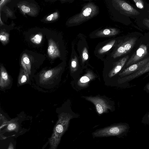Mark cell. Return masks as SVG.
Instances as JSON below:
<instances>
[{
    "label": "cell",
    "instance_id": "25",
    "mask_svg": "<svg viewBox=\"0 0 149 149\" xmlns=\"http://www.w3.org/2000/svg\"><path fill=\"white\" fill-rule=\"evenodd\" d=\"M20 8L22 11L25 13H30L31 11V9L30 7L24 5H22Z\"/></svg>",
    "mask_w": 149,
    "mask_h": 149
},
{
    "label": "cell",
    "instance_id": "27",
    "mask_svg": "<svg viewBox=\"0 0 149 149\" xmlns=\"http://www.w3.org/2000/svg\"><path fill=\"white\" fill-rule=\"evenodd\" d=\"M7 149H14L13 144L12 142L9 143Z\"/></svg>",
    "mask_w": 149,
    "mask_h": 149
},
{
    "label": "cell",
    "instance_id": "9",
    "mask_svg": "<svg viewBox=\"0 0 149 149\" xmlns=\"http://www.w3.org/2000/svg\"><path fill=\"white\" fill-rule=\"evenodd\" d=\"M147 54V47L144 44H141L135 53L128 59L126 66H129L141 61Z\"/></svg>",
    "mask_w": 149,
    "mask_h": 149
},
{
    "label": "cell",
    "instance_id": "21",
    "mask_svg": "<svg viewBox=\"0 0 149 149\" xmlns=\"http://www.w3.org/2000/svg\"><path fill=\"white\" fill-rule=\"evenodd\" d=\"M78 65V60L76 56H75L72 59L71 62V69L72 71H75L77 70Z\"/></svg>",
    "mask_w": 149,
    "mask_h": 149
},
{
    "label": "cell",
    "instance_id": "19",
    "mask_svg": "<svg viewBox=\"0 0 149 149\" xmlns=\"http://www.w3.org/2000/svg\"><path fill=\"white\" fill-rule=\"evenodd\" d=\"M9 35L7 33L2 31L0 34V40L3 44H6L9 40Z\"/></svg>",
    "mask_w": 149,
    "mask_h": 149
},
{
    "label": "cell",
    "instance_id": "10",
    "mask_svg": "<svg viewBox=\"0 0 149 149\" xmlns=\"http://www.w3.org/2000/svg\"><path fill=\"white\" fill-rule=\"evenodd\" d=\"M149 61V57L128 67L120 72L119 75L121 77H123L132 74L139 70Z\"/></svg>",
    "mask_w": 149,
    "mask_h": 149
},
{
    "label": "cell",
    "instance_id": "3",
    "mask_svg": "<svg viewBox=\"0 0 149 149\" xmlns=\"http://www.w3.org/2000/svg\"><path fill=\"white\" fill-rule=\"evenodd\" d=\"M129 128V125L127 124L116 123L97 129L93 132L91 134L93 138L110 137L120 138L126 135Z\"/></svg>",
    "mask_w": 149,
    "mask_h": 149
},
{
    "label": "cell",
    "instance_id": "29",
    "mask_svg": "<svg viewBox=\"0 0 149 149\" xmlns=\"http://www.w3.org/2000/svg\"><path fill=\"white\" fill-rule=\"evenodd\" d=\"M147 88L149 90V85H148L147 86Z\"/></svg>",
    "mask_w": 149,
    "mask_h": 149
},
{
    "label": "cell",
    "instance_id": "4",
    "mask_svg": "<svg viewBox=\"0 0 149 149\" xmlns=\"http://www.w3.org/2000/svg\"><path fill=\"white\" fill-rule=\"evenodd\" d=\"M98 13L97 7L92 3H89L82 8L81 12L72 17L68 22L69 24H78L94 17Z\"/></svg>",
    "mask_w": 149,
    "mask_h": 149
},
{
    "label": "cell",
    "instance_id": "26",
    "mask_svg": "<svg viewBox=\"0 0 149 149\" xmlns=\"http://www.w3.org/2000/svg\"><path fill=\"white\" fill-rule=\"evenodd\" d=\"M143 24L149 29V16L148 18H144L143 21Z\"/></svg>",
    "mask_w": 149,
    "mask_h": 149
},
{
    "label": "cell",
    "instance_id": "6",
    "mask_svg": "<svg viewBox=\"0 0 149 149\" xmlns=\"http://www.w3.org/2000/svg\"><path fill=\"white\" fill-rule=\"evenodd\" d=\"M113 1L117 8L123 13L125 15L128 16L137 15L140 14L138 10L123 0H114Z\"/></svg>",
    "mask_w": 149,
    "mask_h": 149
},
{
    "label": "cell",
    "instance_id": "23",
    "mask_svg": "<svg viewBox=\"0 0 149 149\" xmlns=\"http://www.w3.org/2000/svg\"><path fill=\"white\" fill-rule=\"evenodd\" d=\"M58 17V14L57 12H55L48 16L46 19L47 21H52L56 19Z\"/></svg>",
    "mask_w": 149,
    "mask_h": 149
},
{
    "label": "cell",
    "instance_id": "22",
    "mask_svg": "<svg viewBox=\"0 0 149 149\" xmlns=\"http://www.w3.org/2000/svg\"><path fill=\"white\" fill-rule=\"evenodd\" d=\"M88 58V54L87 48L85 47L83 48L82 53V60L83 63L87 60Z\"/></svg>",
    "mask_w": 149,
    "mask_h": 149
},
{
    "label": "cell",
    "instance_id": "12",
    "mask_svg": "<svg viewBox=\"0 0 149 149\" xmlns=\"http://www.w3.org/2000/svg\"><path fill=\"white\" fill-rule=\"evenodd\" d=\"M149 71V61L143 67L137 71L129 75L119 79L118 80V82L120 84L125 83Z\"/></svg>",
    "mask_w": 149,
    "mask_h": 149
},
{
    "label": "cell",
    "instance_id": "1",
    "mask_svg": "<svg viewBox=\"0 0 149 149\" xmlns=\"http://www.w3.org/2000/svg\"><path fill=\"white\" fill-rule=\"evenodd\" d=\"M77 117L71 113L59 111L58 119L53 128L52 133L49 139V149H57L63 136L68 130L70 120Z\"/></svg>",
    "mask_w": 149,
    "mask_h": 149
},
{
    "label": "cell",
    "instance_id": "5",
    "mask_svg": "<svg viewBox=\"0 0 149 149\" xmlns=\"http://www.w3.org/2000/svg\"><path fill=\"white\" fill-rule=\"evenodd\" d=\"M86 100L91 102L95 105L97 111L99 114L106 113L111 109V106L106 100L97 96H83Z\"/></svg>",
    "mask_w": 149,
    "mask_h": 149
},
{
    "label": "cell",
    "instance_id": "16",
    "mask_svg": "<svg viewBox=\"0 0 149 149\" xmlns=\"http://www.w3.org/2000/svg\"><path fill=\"white\" fill-rule=\"evenodd\" d=\"M94 74L91 71H88L84 76L80 78L78 82L79 86L81 87H84L88 84L95 77Z\"/></svg>",
    "mask_w": 149,
    "mask_h": 149
},
{
    "label": "cell",
    "instance_id": "7",
    "mask_svg": "<svg viewBox=\"0 0 149 149\" xmlns=\"http://www.w3.org/2000/svg\"><path fill=\"white\" fill-rule=\"evenodd\" d=\"M0 116V120L2 121V123L1 124L0 129L5 127L4 129L2 130V132H18L19 127L18 122L19 118H16L8 120L3 115L1 114Z\"/></svg>",
    "mask_w": 149,
    "mask_h": 149
},
{
    "label": "cell",
    "instance_id": "17",
    "mask_svg": "<svg viewBox=\"0 0 149 149\" xmlns=\"http://www.w3.org/2000/svg\"><path fill=\"white\" fill-rule=\"evenodd\" d=\"M119 32V30L116 28L106 29L98 31L96 36L98 37L110 36L116 35Z\"/></svg>",
    "mask_w": 149,
    "mask_h": 149
},
{
    "label": "cell",
    "instance_id": "8",
    "mask_svg": "<svg viewBox=\"0 0 149 149\" xmlns=\"http://www.w3.org/2000/svg\"><path fill=\"white\" fill-rule=\"evenodd\" d=\"M137 38H130L125 41L117 48L113 55L114 58H116L125 54L130 52L135 44Z\"/></svg>",
    "mask_w": 149,
    "mask_h": 149
},
{
    "label": "cell",
    "instance_id": "28",
    "mask_svg": "<svg viewBox=\"0 0 149 149\" xmlns=\"http://www.w3.org/2000/svg\"><path fill=\"white\" fill-rule=\"evenodd\" d=\"M8 1L7 0H1L0 2V7L1 8V6L3 5L7 1Z\"/></svg>",
    "mask_w": 149,
    "mask_h": 149
},
{
    "label": "cell",
    "instance_id": "30",
    "mask_svg": "<svg viewBox=\"0 0 149 149\" xmlns=\"http://www.w3.org/2000/svg\"><path fill=\"white\" fill-rule=\"evenodd\" d=\"M148 12L149 15V9L148 10Z\"/></svg>",
    "mask_w": 149,
    "mask_h": 149
},
{
    "label": "cell",
    "instance_id": "24",
    "mask_svg": "<svg viewBox=\"0 0 149 149\" xmlns=\"http://www.w3.org/2000/svg\"><path fill=\"white\" fill-rule=\"evenodd\" d=\"M136 7L139 9H143L144 8V3L142 0H133Z\"/></svg>",
    "mask_w": 149,
    "mask_h": 149
},
{
    "label": "cell",
    "instance_id": "14",
    "mask_svg": "<svg viewBox=\"0 0 149 149\" xmlns=\"http://www.w3.org/2000/svg\"><path fill=\"white\" fill-rule=\"evenodd\" d=\"M47 52L49 56L52 58H55L60 56L59 49L55 42L52 39L49 40Z\"/></svg>",
    "mask_w": 149,
    "mask_h": 149
},
{
    "label": "cell",
    "instance_id": "11",
    "mask_svg": "<svg viewBox=\"0 0 149 149\" xmlns=\"http://www.w3.org/2000/svg\"><path fill=\"white\" fill-rule=\"evenodd\" d=\"M12 80L5 68L2 65L0 67V87L1 90L11 87Z\"/></svg>",
    "mask_w": 149,
    "mask_h": 149
},
{
    "label": "cell",
    "instance_id": "15",
    "mask_svg": "<svg viewBox=\"0 0 149 149\" xmlns=\"http://www.w3.org/2000/svg\"><path fill=\"white\" fill-rule=\"evenodd\" d=\"M30 80L31 79L28 74L21 68L20 69L18 79V86H22L27 84H31Z\"/></svg>",
    "mask_w": 149,
    "mask_h": 149
},
{
    "label": "cell",
    "instance_id": "20",
    "mask_svg": "<svg viewBox=\"0 0 149 149\" xmlns=\"http://www.w3.org/2000/svg\"><path fill=\"white\" fill-rule=\"evenodd\" d=\"M42 36L40 34H36L31 39V41L33 43L36 44H39L41 42Z\"/></svg>",
    "mask_w": 149,
    "mask_h": 149
},
{
    "label": "cell",
    "instance_id": "13",
    "mask_svg": "<svg viewBox=\"0 0 149 149\" xmlns=\"http://www.w3.org/2000/svg\"><path fill=\"white\" fill-rule=\"evenodd\" d=\"M129 59L128 56H125L120 59L109 72V77L111 78L117 74L121 70Z\"/></svg>",
    "mask_w": 149,
    "mask_h": 149
},
{
    "label": "cell",
    "instance_id": "31",
    "mask_svg": "<svg viewBox=\"0 0 149 149\" xmlns=\"http://www.w3.org/2000/svg\"><path fill=\"white\" fill-rule=\"evenodd\" d=\"M148 119L149 120V114L148 115Z\"/></svg>",
    "mask_w": 149,
    "mask_h": 149
},
{
    "label": "cell",
    "instance_id": "2",
    "mask_svg": "<svg viewBox=\"0 0 149 149\" xmlns=\"http://www.w3.org/2000/svg\"><path fill=\"white\" fill-rule=\"evenodd\" d=\"M62 70L61 67H57L41 71L36 76L37 84L45 88H53L58 82Z\"/></svg>",
    "mask_w": 149,
    "mask_h": 149
},
{
    "label": "cell",
    "instance_id": "18",
    "mask_svg": "<svg viewBox=\"0 0 149 149\" xmlns=\"http://www.w3.org/2000/svg\"><path fill=\"white\" fill-rule=\"evenodd\" d=\"M116 42L115 40H112L102 47L100 48L98 51L100 54L105 53L110 50L115 44Z\"/></svg>",
    "mask_w": 149,
    "mask_h": 149
}]
</instances>
